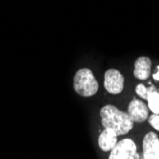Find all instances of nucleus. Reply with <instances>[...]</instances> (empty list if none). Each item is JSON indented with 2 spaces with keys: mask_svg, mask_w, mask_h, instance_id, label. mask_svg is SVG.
<instances>
[{
  "mask_svg": "<svg viewBox=\"0 0 159 159\" xmlns=\"http://www.w3.org/2000/svg\"><path fill=\"white\" fill-rule=\"evenodd\" d=\"M152 61L147 56H140L134 64V75L139 80H146L151 75Z\"/></svg>",
  "mask_w": 159,
  "mask_h": 159,
  "instance_id": "6e6552de",
  "label": "nucleus"
},
{
  "mask_svg": "<svg viewBox=\"0 0 159 159\" xmlns=\"http://www.w3.org/2000/svg\"><path fill=\"white\" fill-rule=\"evenodd\" d=\"M149 123L151 124L152 127H153L156 131L159 132V114L153 113L149 117Z\"/></svg>",
  "mask_w": 159,
  "mask_h": 159,
  "instance_id": "9d476101",
  "label": "nucleus"
},
{
  "mask_svg": "<svg viewBox=\"0 0 159 159\" xmlns=\"http://www.w3.org/2000/svg\"><path fill=\"white\" fill-rule=\"evenodd\" d=\"M143 156L145 159H159V138L156 134L149 133L144 137Z\"/></svg>",
  "mask_w": 159,
  "mask_h": 159,
  "instance_id": "39448f33",
  "label": "nucleus"
},
{
  "mask_svg": "<svg viewBox=\"0 0 159 159\" xmlns=\"http://www.w3.org/2000/svg\"><path fill=\"white\" fill-rule=\"evenodd\" d=\"M101 123L104 128H111L117 135H125L134 128V121L128 112L113 105H106L100 111Z\"/></svg>",
  "mask_w": 159,
  "mask_h": 159,
  "instance_id": "f257e3e1",
  "label": "nucleus"
},
{
  "mask_svg": "<svg viewBox=\"0 0 159 159\" xmlns=\"http://www.w3.org/2000/svg\"><path fill=\"white\" fill-rule=\"evenodd\" d=\"M128 113L134 122L142 123L148 119L149 109L142 101L138 99H134L132 102L129 104Z\"/></svg>",
  "mask_w": 159,
  "mask_h": 159,
  "instance_id": "423d86ee",
  "label": "nucleus"
},
{
  "mask_svg": "<svg viewBox=\"0 0 159 159\" xmlns=\"http://www.w3.org/2000/svg\"><path fill=\"white\" fill-rule=\"evenodd\" d=\"M117 134L111 128H105L98 137V145L104 152H110L117 143Z\"/></svg>",
  "mask_w": 159,
  "mask_h": 159,
  "instance_id": "0eeeda50",
  "label": "nucleus"
},
{
  "mask_svg": "<svg viewBox=\"0 0 159 159\" xmlns=\"http://www.w3.org/2000/svg\"><path fill=\"white\" fill-rule=\"evenodd\" d=\"M135 143L129 138H125L115 144L111 151L110 159H134L139 158V154L136 152Z\"/></svg>",
  "mask_w": 159,
  "mask_h": 159,
  "instance_id": "7ed1b4c3",
  "label": "nucleus"
},
{
  "mask_svg": "<svg viewBox=\"0 0 159 159\" xmlns=\"http://www.w3.org/2000/svg\"><path fill=\"white\" fill-rule=\"evenodd\" d=\"M104 87L108 93L119 94L124 89V76L116 69H110L105 73Z\"/></svg>",
  "mask_w": 159,
  "mask_h": 159,
  "instance_id": "20e7f679",
  "label": "nucleus"
},
{
  "mask_svg": "<svg viewBox=\"0 0 159 159\" xmlns=\"http://www.w3.org/2000/svg\"><path fill=\"white\" fill-rule=\"evenodd\" d=\"M74 89L81 96L90 97L98 91V82L90 69L83 68L77 70L74 77Z\"/></svg>",
  "mask_w": 159,
  "mask_h": 159,
  "instance_id": "f03ea898",
  "label": "nucleus"
},
{
  "mask_svg": "<svg viewBox=\"0 0 159 159\" xmlns=\"http://www.w3.org/2000/svg\"><path fill=\"white\" fill-rule=\"evenodd\" d=\"M149 109L156 114H159V93L155 86L152 85L147 88V97Z\"/></svg>",
  "mask_w": 159,
  "mask_h": 159,
  "instance_id": "1a4fd4ad",
  "label": "nucleus"
},
{
  "mask_svg": "<svg viewBox=\"0 0 159 159\" xmlns=\"http://www.w3.org/2000/svg\"><path fill=\"white\" fill-rule=\"evenodd\" d=\"M157 70H157L156 73L153 75V76H152V77H153V79H154V80L159 81V65L157 66Z\"/></svg>",
  "mask_w": 159,
  "mask_h": 159,
  "instance_id": "f8f14e48",
  "label": "nucleus"
},
{
  "mask_svg": "<svg viewBox=\"0 0 159 159\" xmlns=\"http://www.w3.org/2000/svg\"><path fill=\"white\" fill-rule=\"evenodd\" d=\"M135 93L140 96L142 97L143 99H146L147 97V88L145 87V85L140 83L136 86V88H135Z\"/></svg>",
  "mask_w": 159,
  "mask_h": 159,
  "instance_id": "9b49d317",
  "label": "nucleus"
}]
</instances>
